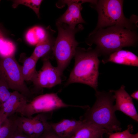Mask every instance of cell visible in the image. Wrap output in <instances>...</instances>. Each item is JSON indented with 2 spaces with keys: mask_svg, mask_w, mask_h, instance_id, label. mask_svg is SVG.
Instances as JSON below:
<instances>
[{
  "mask_svg": "<svg viewBox=\"0 0 138 138\" xmlns=\"http://www.w3.org/2000/svg\"><path fill=\"white\" fill-rule=\"evenodd\" d=\"M9 89L6 82L0 78V108L10 95L11 92L9 91Z\"/></svg>",
  "mask_w": 138,
  "mask_h": 138,
  "instance_id": "603a6c76",
  "label": "cell"
},
{
  "mask_svg": "<svg viewBox=\"0 0 138 138\" xmlns=\"http://www.w3.org/2000/svg\"><path fill=\"white\" fill-rule=\"evenodd\" d=\"M17 128L15 117L7 118L0 128V138H10Z\"/></svg>",
  "mask_w": 138,
  "mask_h": 138,
  "instance_id": "44dd1931",
  "label": "cell"
},
{
  "mask_svg": "<svg viewBox=\"0 0 138 138\" xmlns=\"http://www.w3.org/2000/svg\"><path fill=\"white\" fill-rule=\"evenodd\" d=\"M133 129L132 125H129L127 129L123 131L110 133L108 138H133L134 134L131 133Z\"/></svg>",
  "mask_w": 138,
  "mask_h": 138,
  "instance_id": "cb8c5ba5",
  "label": "cell"
},
{
  "mask_svg": "<svg viewBox=\"0 0 138 138\" xmlns=\"http://www.w3.org/2000/svg\"><path fill=\"white\" fill-rule=\"evenodd\" d=\"M46 32L41 27H33L29 29L26 35L27 42L31 45H36L45 37Z\"/></svg>",
  "mask_w": 138,
  "mask_h": 138,
  "instance_id": "ffe728a7",
  "label": "cell"
},
{
  "mask_svg": "<svg viewBox=\"0 0 138 138\" xmlns=\"http://www.w3.org/2000/svg\"><path fill=\"white\" fill-rule=\"evenodd\" d=\"M16 49L15 44L6 39L4 31L0 26V57H5L13 56Z\"/></svg>",
  "mask_w": 138,
  "mask_h": 138,
  "instance_id": "ac0fdd59",
  "label": "cell"
},
{
  "mask_svg": "<svg viewBox=\"0 0 138 138\" xmlns=\"http://www.w3.org/2000/svg\"><path fill=\"white\" fill-rule=\"evenodd\" d=\"M109 91L114 94L116 100L114 105V111H120L138 122L137 112L132 98L125 90V86L122 85L117 90H110Z\"/></svg>",
  "mask_w": 138,
  "mask_h": 138,
  "instance_id": "30bf717a",
  "label": "cell"
},
{
  "mask_svg": "<svg viewBox=\"0 0 138 138\" xmlns=\"http://www.w3.org/2000/svg\"><path fill=\"white\" fill-rule=\"evenodd\" d=\"M130 96L132 98L137 100H138V90H136L134 92L131 94Z\"/></svg>",
  "mask_w": 138,
  "mask_h": 138,
  "instance_id": "4316f807",
  "label": "cell"
},
{
  "mask_svg": "<svg viewBox=\"0 0 138 138\" xmlns=\"http://www.w3.org/2000/svg\"><path fill=\"white\" fill-rule=\"evenodd\" d=\"M10 138H32L26 135L19 128H17Z\"/></svg>",
  "mask_w": 138,
  "mask_h": 138,
  "instance_id": "484cf974",
  "label": "cell"
},
{
  "mask_svg": "<svg viewBox=\"0 0 138 138\" xmlns=\"http://www.w3.org/2000/svg\"></svg>",
  "mask_w": 138,
  "mask_h": 138,
  "instance_id": "f1b7e54d",
  "label": "cell"
},
{
  "mask_svg": "<svg viewBox=\"0 0 138 138\" xmlns=\"http://www.w3.org/2000/svg\"><path fill=\"white\" fill-rule=\"evenodd\" d=\"M124 1L121 0H94L90 5L98 14V21L93 31L102 28L116 25H123L137 28L138 17L132 15L129 19L124 15Z\"/></svg>",
  "mask_w": 138,
  "mask_h": 138,
  "instance_id": "277c9868",
  "label": "cell"
},
{
  "mask_svg": "<svg viewBox=\"0 0 138 138\" xmlns=\"http://www.w3.org/2000/svg\"><path fill=\"white\" fill-rule=\"evenodd\" d=\"M51 112L38 113L32 117L34 138H38L51 126L48 120Z\"/></svg>",
  "mask_w": 138,
  "mask_h": 138,
  "instance_id": "2e32d148",
  "label": "cell"
},
{
  "mask_svg": "<svg viewBox=\"0 0 138 138\" xmlns=\"http://www.w3.org/2000/svg\"><path fill=\"white\" fill-rule=\"evenodd\" d=\"M38 60L31 56L26 57L23 61L22 65L21 66L22 76L25 81H32L37 71L36 66Z\"/></svg>",
  "mask_w": 138,
  "mask_h": 138,
  "instance_id": "e0dca14e",
  "label": "cell"
},
{
  "mask_svg": "<svg viewBox=\"0 0 138 138\" xmlns=\"http://www.w3.org/2000/svg\"><path fill=\"white\" fill-rule=\"evenodd\" d=\"M0 78L7 84L9 89L18 91L29 101L34 97L23 78L20 65L14 56L0 57Z\"/></svg>",
  "mask_w": 138,
  "mask_h": 138,
  "instance_id": "8992f818",
  "label": "cell"
},
{
  "mask_svg": "<svg viewBox=\"0 0 138 138\" xmlns=\"http://www.w3.org/2000/svg\"><path fill=\"white\" fill-rule=\"evenodd\" d=\"M48 30L44 38L36 45L31 55L38 60L40 58H50V54L53 55V48L56 39L53 36L55 32L50 28Z\"/></svg>",
  "mask_w": 138,
  "mask_h": 138,
  "instance_id": "7c38bea8",
  "label": "cell"
},
{
  "mask_svg": "<svg viewBox=\"0 0 138 138\" xmlns=\"http://www.w3.org/2000/svg\"><path fill=\"white\" fill-rule=\"evenodd\" d=\"M69 107H82L65 103L57 93L46 94L34 97L27 103L19 113L21 116L31 117L35 114L52 113L60 109Z\"/></svg>",
  "mask_w": 138,
  "mask_h": 138,
  "instance_id": "52a82bcc",
  "label": "cell"
},
{
  "mask_svg": "<svg viewBox=\"0 0 138 138\" xmlns=\"http://www.w3.org/2000/svg\"><path fill=\"white\" fill-rule=\"evenodd\" d=\"M28 99L18 91L11 92L8 99L0 108V114L5 120L16 113H19L29 102Z\"/></svg>",
  "mask_w": 138,
  "mask_h": 138,
  "instance_id": "8fae6325",
  "label": "cell"
},
{
  "mask_svg": "<svg viewBox=\"0 0 138 138\" xmlns=\"http://www.w3.org/2000/svg\"><path fill=\"white\" fill-rule=\"evenodd\" d=\"M4 121L3 119L0 115V128L1 127L2 124Z\"/></svg>",
  "mask_w": 138,
  "mask_h": 138,
  "instance_id": "83f0119b",
  "label": "cell"
},
{
  "mask_svg": "<svg viewBox=\"0 0 138 138\" xmlns=\"http://www.w3.org/2000/svg\"><path fill=\"white\" fill-rule=\"evenodd\" d=\"M38 138H62L59 136L54 131L51 125Z\"/></svg>",
  "mask_w": 138,
  "mask_h": 138,
  "instance_id": "d4e9b609",
  "label": "cell"
},
{
  "mask_svg": "<svg viewBox=\"0 0 138 138\" xmlns=\"http://www.w3.org/2000/svg\"><path fill=\"white\" fill-rule=\"evenodd\" d=\"M137 29L123 25L100 28L91 32L86 43L90 46L95 44L100 56H107L123 47L136 46Z\"/></svg>",
  "mask_w": 138,
  "mask_h": 138,
  "instance_id": "6da1fadb",
  "label": "cell"
},
{
  "mask_svg": "<svg viewBox=\"0 0 138 138\" xmlns=\"http://www.w3.org/2000/svg\"><path fill=\"white\" fill-rule=\"evenodd\" d=\"M41 0H16L13 1L12 7L16 8L19 5H23L28 7L32 9L37 15L40 17L39 9L41 3Z\"/></svg>",
  "mask_w": 138,
  "mask_h": 138,
  "instance_id": "7402d4cb",
  "label": "cell"
},
{
  "mask_svg": "<svg viewBox=\"0 0 138 138\" xmlns=\"http://www.w3.org/2000/svg\"><path fill=\"white\" fill-rule=\"evenodd\" d=\"M83 121L77 131L69 138H103L104 134H108L106 130L90 123Z\"/></svg>",
  "mask_w": 138,
  "mask_h": 138,
  "instance_id": "9a60e30c",
  "label": "cell"
},
{
  "mask_svg": "<svg viewBox=\"0 0 138 138\" xmlns=\"http://www.w3.org/2000/svg\"><path fill=\"white\" fill-rule=\"evenodd\" d=\"M96 100L92 107L87 110L80 120L93 124L106 130L109 134L113 131H120V123L114 109V95L109 91H96Z\"/></svg>",
  "mask_w": 138,
  "mask_h": 138,
  "instance_id": "3957f363",
  "label": "cell"
},
{
  "mask_svg": "<svg viewBox=\"0 0 138 138\" xmlns=\"http://www.w3.org/2000/svg\"><path fill=\"white\" fill-rule=\"evenodd\" d=\"M15 121L17 127L23 133L32 138H34L32 117H15Z\"/></svg>",
  "mask_w": 138,
  "mask_h": 138,
  "instance_id": "d6986e66",
  "label": "cell"
},
{
  "mask_svg": "<svg viewBox=\"0 0 138 138\" xmlns=\"http://www.w3.org/2000/svg\"><path fill=\"white\" fill-rule=\"evenodd\" d=\"M92 0H62L59 2L57 5L59 7L67 4L68 7L65 13L57 20L56 24L64 23L74 28L78 24L85 23L81 13L82 4L85 2L90 3Z\"/></svg>",
  "mask_w": 138,
  "mask_h": 138,
  "instance_id": "9c48e42d",
  "label": "cell"
},
{
  "mask_svg": "<svg viewBox=\"0 0 138 138\" xmlns=\"http://www.w3.org/2000/svg\"><path fill=\"white\" fill-rule=\"evenodd\" d=\"M49 58H42L43 65L32 81L34 87L31 91L33 94L41 91L43 88H50L62 82V75L57 67L53 66L49 61Z\"/></svg>",
  "mask_w": 138,
  "mask_h": 138,
  "instance_id": "ba28073f",
  "label": "cell"
},
{
  "mask_svg": "<svg viewBox=\"0 0 138 138\" xmlns=\"http://www.w3.org/2000/svg\"><path fill=\"white\" fill-rule=\"evenodd\" d=\"M99 55L95 49L77 47L74 55L75 64L65 83L85 84L97 90L98 85Z\"/></svg>",
  "mask_w": 138,
  "mask_h": 138,
  "instance_id": "7a4b0ae2",
  "label": "cell"
},
{
  "mask_svg": "<svg viewBox=\"0 0 138 138\" xmlns=\"http://www.w3.org/2000/svg\"><path fill=\"white\" fill-rule=\"evenodd\" d=\"M102 60L104 64L111 62L128 66H138V57L132 52L122 49L111 53Z\"/></svg>",
  "mask_w": 138,
  "mask_h": 138,
  "instance_id": "5bb4252c",
  "label": "cell"
},
{
  "mask_svg": "<svg viewBox=\"0 0 138 138\" xmlns=\"http://www.w3.org/2000/svg\"><path fill=\"white\" fill-rule=\"evenodd\" d=\"M56 24L58 34L53 46L52 53L57 62L56 67L62 74L74 56L79 43L75 39V34L82 30L83 27L81 24L74 28L65 24Z\"/></svg>",
  "mask_w": 138,
  "mask_h": 138,
  "instance_id": "5b68a950",
  "label": "cell"
},
{
  "mask_svg": "<svg viewBox=\"0 0 138 138\" xmlns=\"http://www.w3.org/2000/svg\"><path fill=\"white\" fill-rule=\"evenodd\" d=\"M80 120L64 119L59 122L50 123L52 129L62 138H69L72 136L82 123Z\"/></svg>",
  "mask_w": 138,
  "mask_h": 138,
  "instance_id": "4fadbf2b",
  "label": "cell"
}]
</instances>
